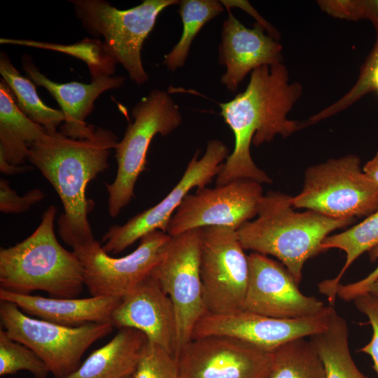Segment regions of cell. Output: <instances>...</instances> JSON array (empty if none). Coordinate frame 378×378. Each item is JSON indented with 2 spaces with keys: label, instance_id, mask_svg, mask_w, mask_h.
Instances as JSON below:
<instances>
[{
  "label": "cell",
  "instance_id": "obj_1",
  "mask_svg": "<svg viewBox=\"0 0 378 378\" xmlns=\"http://www.w3.org/2000/svg\"><path fill=\"white\" fill-rule=\"evenodd\" d=\"M302 93V85L290 83L287 68L279 63L254 69L244 91L219 104L220 114L234 134V147L216 176V186L242 178L272 183L254 163L251 144L258 146L278 134L287 137L302 128L301 122L287 118Z\"/></svg>",
  "mask_w": 378,
  "mask_h": 378
},
{
  "label": "cell",
  "instance_id": "obj_2",
  "mask_svg": "<svg viewBox=\"0 0 378 378\" xmlns=\"http://www.w3.org/2000/svg\"><path fill=\"white\" fill-rule=\"evenodd\" d=\"M118 143L110 130L97 127L85 139L48 132L29 147L28 160L56 190L64 211L58 218L61 239L72 248L95 240L88 215V184L109 167L108 158Z\"/></svg>",
  "mask_w": 378,
  "mask_h": 378
},
{
  "label": "cell",
  "instance_id": "obj_3",
  "mask_svg": "<svg viewBox=\"0 0 378 378\" xmlns=\"http://www.w3.org/2000/svg\"><path fill=\"white\" fill-rule=\"evenodd\" d=\"M290 196L269 192L262 197L257 218L237 230L245 250L276 257L299 285L305 262L321 253L328 234L354 221L337 219L307 210L295 211Z\"/></svg>",
  "mask_w": 378,
  "mask_h": 378
},
{
  "label": "cell",
  "instance_id": "obj_4",
  "mask_svg": "<svg viewBox=\"0 0 378 378\" xmlns=\"http://www.w3.org/2000/svg\"><path fill=\"white\" fill-rule=\"evenodd\" d=\"M57 209L50 205L34 232L20 243L0 249V288L30 295L42 290L52 298H75L85 285L76 253L65 249L54 231Z\"/></svg>",
  "mask_w": 378,
  "mask_h": 378
},
{
  "label": "cell",
  "instance_id": "obj_5",
  "mask_svg": "<svg viewBox=\"0 0 378 378\" xmlns=\"http://www.w3.org/2000/svg\"><path fill=\"white\" fill-rule=\"evenodd\" d=\"M76 17L95 38L103 36L104 43L130 78L138 85L149 76L141 61L144 41L153 29L159 14L176 0H144L135 7L119 10L104 0H71Z\"/></svg>",
  "mask_w": 378,
  "mask_h": 378
},
{
  "label": "cell",
  "instance_id": "obj_6",
  "mask_svg": "<svg viewBox=\"0 0 378 378\" xmlns=\"http://www.w3.org/2000/svg\"><path fill=\"white\" fill-rule=\"evenodd\" d=\"M132 115L134 120L128 125L115 148L116 176L111 183H106L111 218H115L132 200L135 183L146 169L152 139L157 134L167 136L182 122L178 105L167 92L159 90L143 97L133 107Z\"/></svg>",
  "mask_w": 378,
  "mask_h": 378
},
{
  "label": "cell",
  "instance_id": "obj_7",
  "mask_svg": "<svg viewBox=\"0 0 378 378\" xmlns=\"http://www.w3.org/2000/svg\"><path fill=\"white\" fill-rule=\"evenodd\" d=\"M291 202L332 218L368 216L378 209V186L361 169L359 158L350 154L309 167Z\"/></svg>",
  "mask_w": 378,
  "mask_h": 378
},
{
  "label": "cell",
  "instance_id": "obj_8",
  "mask_svg": "<svg viewBox=\"0 0 378 378\" xmlns=\"http://www.w3.org/2000/svg\"><path fill=\"white\" fill-rule=\"evenodd\" d=\"M0 321L8 335L33 350L55 378H65L76 371L86 350L113 328L110 323L58 325L32 318L5 300H0Z\"/></svg>",
  "mask_w": 378,
  "mask_h": 378
},
{
  "label": "cell",
  "instance_id": "obj_9",
  "mask_svg": "<svg viewBox=\"0 0 378 378\" xmlns=\"http://www.w3.org/2000/svg\"><path fill=\"white\" fill-rule=\"evenodd\" d=\"M202 232V228H196L172 237L150 274L168 295L174 307L176 356L192 340L195 325L207 313L200 267Z\"/></svg>",
  "mask_w": 378,
  "mask_h": 378
},
{
  "label": "cell",
  "instance_id": "obj_10",
  "mask_svg": "<svg viewBox=\"0 0 378 378\" xmlns=\"http://www.w3.org/2000/svg\"><path fill=\"white\" fill-rule=\"evenodd\" d=\"M244 250L234 228H202L200 267L207 313L242 309L249 279Z\"/></svg>",
  "mask_w": 378,
  "mask_h": 378
},
{
  "label": "cell",
  "instance_id": "obj_11",
  "mask_svg": "<svg viewBox=\"0 0 378 378\" xmlns=\"http://www.w3.org/2000/svg\"><path fill=\"white\" fill-rule=\"evenodd\" d=\"M229 149L221 141L208 142L206 151L198 158L197 151L178 183L159 203L131 218L121 225L109 227L102 238L104 251L118 254L144 235L156 230L167 233L169 222L189 191L206 187L220 172Z\"/></svg>",
  "mask_w": 378,
  "mask_h": 378
},
{
  "label": "cell",
  "instance_id": "obj_12",
  "mask_svg": "<svg viewBox=\"0 0 378 378\" xmlns=\"http://www.w3.org/2000/svg\"><path fill=\"white\" fill-rule=\"evenodd\" d=\"M171 237L160 230L148 233L133 252L120 258L110 256L96 239L73 251L83 265L90 295L121 299L151 274Z\"/></svg>",
  "mask_w": 378,
  "mask_h": 378
},
{
  "label": "cell",
  "instance_id": "obj_13",
  "mask_svg": "<svg viewBox=\"0 0 378 378\" xmlns=\"http://www.w3.org/2000/svg\"><path fill=\"white\" fill-rule=\"evenodd\" d=\"M262 188L251 179H237L215 188L188 194L172 216L167 233L176 236L208 226H226L237 230L257 216Z\"/></svg>",
  "mask_w": 378,
  "mask_h": 378
},
{
  "label": "cell",
  "instance_id": "obj_14",
  "mask_svg": "<svg viewBox=\"0 0 378 378\" xmlns=\"http://www.w3.org/2000/svg\"><path fill=\"white\" fill-rule=\"evenodd\" d=\"M180 378H268L273 352L214 335L192 339L176 356Z\"/></svg>",
  "mask_w": 378,
  "mask_h": 378
},
{
  "label": "cell",
  "instance_id": "obj_15",
  "mask_svg": "<svg viewBox=\"0 0 378 378\" xmlns=\"http://www.w3.org/2000/svg\"><path fill=\"white\" fill-rule=\"evenodd\" d=\"M330 305L319 315L302 318H276L239 309L204 315L195 325L192 339L223 335L239 339L273 352L298 338L309 337L328 326Z\"/></svg>",
  "mask_w": 378,
  "mask_h": 378
},
{
  "label": "cell",
  "instance_id": "obj_16",
  "mask_svg": "<svg viewBox=\"0 0 378 378\" xmlns=\"http://www.w3.org/2000/svg\"><path fill=\"white\" fill-rule=\"evenodd\" d=\"M249 279L242 309L276 318H302L323 313L327 306L300 292L281 264L265 255H248Z\"/></svg>",
  "mask_w": 378,
  "mask_h": 378
},
{
  "label": "cell",
  "instance_id": "obj_17",
  "mask_svg": "<svg viewBox=\"0 0 378 378\" xmlns=\"http://www.w3.org/2000/svg\"><path fill=\"white\" fill-rule=\"evenodd\" d=\"M111 323L143 332L147 340L170 354L176 353V318L173 303L150 274L121 298Z\"/></svg>",
  "mask_w": 378,
  "mask_h": 378
},
{
  "label": "cell",
  "instance_id": "obj_18",
  "mask_svg": "<svg viewBox=\"0 0 378 378\" xmlns=\"http://www.w3.org/2000/svg\"><path fill=\"white\" fill-rule=\"evenodd\" d=\"M256 22L250 29L228 10L221 31L218 61L226 67L221 83L235 92L248 73L262 66L281 63L282 46Z\"/></svg>",
  "mask_w": 378,
  "mask_h": 378
},
{
  "label": "cell",
  "instance_id": "obj_19",
  "mask_svg": "<svg viewBox=\"0 0 378 378\" xmlns=\"http://www.w3.org/2000/svg\"><path fill=\"white\" fill-rule=\"evenodd\" d=\"M22 64L28 78L45 88L59 105L64 121L59 132L75 139H88L94 134L97 128L85 121L94 109V101L103 92L120 88L125 80L124 76H115L102 77L90 84L76 81L59 83L42 74L29 55H23Z\"/></svg>",
  "mask_w": 378,
  "mask_h": 378
},
{
  "label": "cell",
  "instance_id": "obj_20",
  "mask_svg": "<svg viewBox=\"0 0 378 378\" xmlns=\"http://www.w3.org/2000/svg\"><path fill=\"white\" fill-rule=\"evenodd\" d=\"M0 300L15 304L30 316L64 326L78 327L92 323H111V314L121 299L112 296L45 298L0 288Z\"/></svg>",
  "mask_w": 378,
  "mask_h": 378
},
{
  "label": "cell",
  "instance_id": "obj_21",
  "mask_svg": "<svg viewBox=\"0 0 378 378\" xmlns=\"http://www.w3.org/2000/svg\"><path fill=\"white\" fill-rule=\"evenodd\" d=\"M147 337L141 331L120 328L105 345L92 351L65 378H125L134 374Z\"/></svg>",
  "mask_w": 378,
  "mask_h": 378
},
{
  "label": "cell",
  "instance_id": "obj_22",
  "mask_svg": "<svg viewBox=\"0 0 378 378\" xmlns=\"http://www.w3.org/2000/svg\"><path fill=\"white\" fill-rule=\"evenodd\" d=\"M47 130L22 112L12 90L0 82V154L13 165H24L31 145Z\"/></svg>",
  "mask_w": 378,
  "mask_h": 378
},
{
  "label": "cell",
  "instance_id": "obj_23",
  "mask_svg": "<svg viewBox=\"0 0 378 378\" xmlns=\"http://www.w3.org/2000/svg\"><path fill=\"white\" fill-rule=\"evenodd\" d=\"M309 339L322 359L326 378H370L358 369L351 356L348 324L338 314L335 305H330L326 330Z\"/></svg>",
  "mask_w": 378,
  "mask_h": 378
},
{
  "label": "cell",
  "instance_id": "obj_24",
  "mask_svg": "<svg viewBox=\"0 0 378 378\" xmlns=\"http://www.w3.org/2000/svg\"><path fill=\"white\" fill-rule=\"evenodd\" d=\"M378 246V209L362 222L339 234L328 236L321 244L322 251L338 248L346 253V261L333 279L318 285L319 292L327 296L329 304L335 305L337 288L350 265L363 253Z\"/></svg>",
  "mask_w": 378,
  "mask_h": 378
},
{
  "label": "cell",
  "instance_id": "obj_25",
  "mask_svg": "<svg viewBox=\"0 0 378 378\" xmlns=\"http://www.w3.org/2000/svg\"><path fill=\"white\" fill-rule=\"evenodd\" d=\"M0 74L14 93L20 110L45 127L48 134L57 132V127L64 121L62 111L46 105L38 95L32 81L23 76L3 52L0 55Z\"/></svg>",
  "mask_w": 378,
  "mask_h": 378
},
{
  "label": "cell",
  "instance_id": "obj_26",
  "mask_svg": "<svg viewBox=\"0 0 378 378\" xmlns=\"http://www.w3.org/2000/svg\"><path fill=\"white\" fill-rule=\"evenodd\" d=\"M268 378H326V373L312 342L301 337L273 351L272 368Z\"/></svg>",
  "mask_w": 378,
  "mask_h": 378
},
{
  "label": "cell",
  "instance_id": "obj_27",
  "mask_svg": "<svg viewBox=\"0 0 378 378\" xmlns=\"http://www.w3.org/2000/svg\"><path fill=\"white\" fill-rule=\"evenodd\" d=\"M179 6L182 34L163 61L170 71H175L185 64L191 43L197 34L205 24L223 11V5L216 0H183L179 1Z\"/></svg>",
  "mask_w": 378,
  "mask_h": 378
},
{
  "label": "cell",
  "instance_id": "obj_28",
  "mask_svg": "<svg viewBox=\"0 0 378 378\" xmlns=\"http://www.w3.org/2000/svg\"><path fill=\"white\" fill-rule=\"evenodd\" d=\"M1 44H13L43 48L63 52L77 57L88 65L92 81L106 76H112L118 63L104 41L86 38L78 43L63 45L32 40L1 38Z\"/></svg>",
  "mask_w": 378,
  "mask_h": 378
},
{
  "label": "cell",
  "instance_id": "obj_29",
  "mask_svg": "<svg viewBox=\"0 0 378 378\" xmlns=\"http://www.w3.org/2000/svg\"><path fill=\"white\" fill-rule=\"evenodd\" d=\"M375 91L378 93V33L374 46L364 62L358 80L342 97L304 121L307 127L342 111L362 97Z\"/></svg>",
  "mask_w": 378,
  "mask_h": 378
},
{
  "label": "cell",
  "instance_id": "obj_30",
  "mask_svg": "<svg viewBox=\"0 0 378 378\" xmlns=\"http://www.w3.org/2000/svg\"><path fill=\"white\" fill-rule=\"evenodd\" d=\"M27 371L34 378H47L50 373L46 363L27 346L11 339L0 328V376Z\"/></svg>",
  "mask_w": 378,
  "mask_h": 378
},
{
  "label": "cell",
  "instance_id": "obj_31",
  "mask_svg": "<svg viewBox=\"0 0 378 378\" xmlns=\"http://www.w3.org/2000/svg\"><path fill=\"white\" fill-rule=\"evenodd\" d=\"M132 377L180 378L176 358L148 340Z\"/></svg>",
  "mask_w": 378,
  "mask_h": 378
},
{
  "label": "cell",
  "instance_id": "obj_32",
  "mask_svg": "<svg viewBox=\"0 0 378 378\" xmlns=\"http://www.w3.org/2000/svg\"><path fill=\"white\" fill-rule=\"evenodd\" d=\"M44 197L45 193L38 188L31 189L22 196L18 195L6 179H0V211L4 214L25 212Z\"/></svg>",
  "mask_w": 378,
  "mask_h": 378
},
{
  "label": "cell",
  "instance_id": "obj_33",
  "mask_svg": "<svg viewBox=\"0 0 378 378\" xmlns=\"http://www.w3.org/2000/svg\"><path fill=\"white\" fill-rule=\"evenodd\" d=\"M356 308L364 314L372 328L370 342L360 349L368 354L373 361V369L378 374V299L369 293L360 295L354 300Z\"/></svg>",
  "mask_w": 378,
  "mask_h": 378
},
{
  "label": "cell",
  "instance_id": "obj_34",
  "mask_svg": "<svg viewBox=\"0 0 378 378\" xmlns=\"http://www.w3.org/2000/svg\"><path fill=\"white\" fill-rule=\"evenodd\" d=\"M371 260L378 258V246L370 250ZM378 278V265L367 276L354 283L349 284H340L337 288V296L345 302L354 300L361 294L368 293L369 288Z\"/></svg>",
  "mask_w": 378,
  "mask_h": 378
},
{
  "label": "cell",
  "instance_id": "obj_35",
  "mask_svg": "<svg viewBox=\"0 0 378 378\" xmlns=\"http://www.w3.org/2000/svg\"><path fill=\"white\" fill-rule=\"evenodd\" d=\"M222 4L230 10L232 7H237L246 11L249 15H252L257 20L256 22L262 25L268 34L278 40L279 34L275 28L266 21L259 13L253 8V6L247 1H220Z\"/></svg>",
  "mask_w": 378,
  "mask_h": 378
},
{
  "label": "cell",
  "instance_id": "obj_36",
  "mask_svg": "<svg viewBox=\"0 0 378 378\" xmlns=\"http://www.w3.org/2000/svg\"><path fill=\"white\" fill-rule=\"evenodd\" d=\"M363 19L370 20L378 33V0H362Z\"/></svg>",
  "mask_w": 378,
  "mask_h": 378
},
{
  "label": "cell",
  "instance_id": "obj_37",
  "mask_svg": "<svg viewBox=\"0 0 378 378\" xmlns=\"http://www.w3.org/2000/svg\"><path fill=\"white\" fill-rule=\"evenodd\" d=\"M34 169L33 166L20 165L15 166L8 163L4 157L0 154V171L1 173L8 175L17 174L31 171Z\"/></svg>",
  "mask_w": 378,
  "mask_h": 378
},
{
  "label": "cell",
  "instance_id": "obj_38",
  "mask_svg": "<svg viewBox=\"0 0 378 378\" xmlns=\"http://www.w3.org/2000/svg\"><path fill=\"white\" fill-rule=\"evenodd\" d=\"M363 172L378 186V153L367 162Z\"/></svg>",
  "mask_w": 378,
  "mask_h": 378
},
{
  "label": "cell",
  "instance_id": "obj_39",
  "mask_svg": "<svg viewBox=\"0 0 378 378\" xmlns=\"http://www.w3.org/2000/svg\"><path fill=\"white\" fill-rule=\"evenodd\" d=\"M368 293H370L378 299V278L369 288Z\"/></svg>",
  "mask_w": 378,
  "mask_h": 378
},
{
  "label": "cell",
  "instance_id": "obj_40",
  "mask_svg": "<svg viewBox=\"0 0 378 378\" xmlns=\"http://www.w3.org/2000/svg\"><path fill=\"white\" fill-rule=\"evenodd\" d=\"M132 376H133V374H132V375H130V376H127V377H125V378H133V377H132Z\"/></svg>",
  "mask_w": 378,
  "mask_h": 378
},
{
  "label": "cell",
  "instance_id": "obj_41",
  "mask_svg": "<svg viewBox=\"0 0 378 378\" xmlns=\"http://www.w3.org/2000/svg\"><path fill=\"white\" fill-rule=\"evenodd\" d=\"M8 378H18V377H8Z\"/></svg>",
  "mask_w": 378,
  "mask_h": 378
}]
</instances>
